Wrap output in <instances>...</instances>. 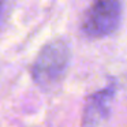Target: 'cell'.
<instances>
[{"mask_svg": "<svg viewBox=\"0 0 127 127\" xmlns=\"http://www.w3.org/2000/svg\"><path fill=\"white\" fill-rule=\"evenodd\" d=\"M112 96L113 90L108 88L89 97L88 104L83 111V127H98L107 119L109 113V102L112 100Z\"/></svg>", "mask_w": 127, "mask_h": 127, "instance_id": "3", "label": "cell"}, {"mask_svg": "<svg viewBox=\"0 0 127 127\" xmlns=\"http://www.w3.org/2000/svg\"><path fill=\"white\" fill-rule=\"evenodd\" d=\"M122 18L120 0H92L82 19V30L89 37H105L118 29Z\"/></svg>", "mask_w": 127, "mask_h": 127, "instance_id": "2", "label": "cell"}, {"mask_svg": "<svg viewBox=\"0 0 127 127\" xmlns=\"http://www.w3.org/2000/svg\"><path fill=\"white\" fill-rule=\"evenodd\" d=\"M70 58V48L63 40H53L44 45L32 68L34 82L44 90L56 88L66 75Z\"/></svg>", "mask_w": 127, "mask_h": 127, "instance_id": "1", "label": "cell"}]
</instances>
